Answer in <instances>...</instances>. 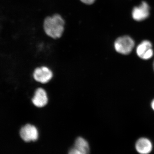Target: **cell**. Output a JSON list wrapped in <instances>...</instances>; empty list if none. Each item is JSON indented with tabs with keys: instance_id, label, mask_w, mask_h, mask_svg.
Listing matches in <instances>:
<instances>
[{
	"instance_id": "cell-11",
	"label": "cell",
	"mask_w": 154,
	"mask_h": 154,
	"mask_svg": "<svg viewBox=\"0 0 154 154\" xmlns=\"http://www.w3.org/2000/svg\"><path fill=\"white\" fill-rule=\"evenodd\" d=\"M151 107L152 108L153 110H154V99L153 100V101H152L151 103Z\"/></svg>"
},
{
	"instance_id": "cell-2",
	"label": "cell",
	"mask_w": 154,
	"mask_h": 154,
	"mask_svg": "<svg viewBox=\"0 0 154 154\" xmlns=\"http://www.w3.org/2000/svg\"><path fill=\"white\" fill-rule=\"evenodd\" d=\"M134 42L129 36H121L116 40L114 48L117 52L127 55L132 51L134 46Z\"/></svg>"
},
{
	"instance_id": "cell-9",
	"label": "cell",
	"mask_w": 154,
	"mask_h": 154,
	"mask_svg": "<svg viewBox=\"0 0 154 154\" xmlns=\"http://www.w3.org/2000/svg\"><path fill=\"white\" fill-rule=\"evenodd\" d=\"M68 154H88L83 149L78 147L73 146L70 149Z\"/></svg>"
},
{
	"instance_id": "cell-8",
	"label": "cell",
	"mask_w": 154,
	"mask_h": 154,
	"mask_svg": "<svg viewBox=\"0 0 154 154\" xmlns=\"http://www.w3.org/2000/svg\"><path fill=\"white\" fill-rule=\"evenodd\" d=\"M135 147L139 153L148 154L151 152L152 146L149 139L146 138H141L137 142Z\"/></svg>"
},
{
	"instance_id": "cell-1",
	"label": "cell",
	"mask_w": 154,
	"mask_h": 154,
	"mask_svg": "<svg viewBox=\"0 0 154 154\" xmlns=\"http://www.w3.org/2000/svg\"><path fill=\"white\" fill-rule=\"evenodd\" d=\"M43 28L45 34L50 38L58 39L62 37L64 32L65 21L60 14H53L45 19Z\"/></svg>"
},
{
	"instance_id": "cell-12",
	"label": "cell",
	"mask_w": 154,
	"mask_h": 154,
	"mask_svg": "<svg viewBox=\"0 0 154 154\" xmlns=\"http://www.w3.org/2000/svg\"><path fill=\"white\" fill-rule=\"evenodd\" d=\"M153 69L154 70V63H153Z\"/></svg>"
},
{
	"instance_id": "cell-4",
	"label": "cell",
	"mask_w": 154,
	"mask_h": 154,
	"mask_svg": "<svg viewBox=\"0 0 154 154\" xmlns=\"http://www.w3.org/2000/svg\"><path fill=\"white\" fill-rule=\"evenodd\" d=\"M33 79L38 82L45 84L52 79L53 74L52 71L47 66L38 67L33 72Z\"/></svg>"
},
{
	"instance_id": "cell-3",
	"label": "cell",
	"mask_w": 154,
	"mask_h": 154,
	"mask_svg": "<svg viewBox=\"0 0 154 154\" xmlns=\"http://www.w3.org/2000/svg\"><path fill=\"white\" fill-rule=\"evenodd\" d=\"M19 135L24 141L29 143L37 140L39 133L38 129L35 125L27 124L21 128L19 131Z\"/></svg>"
},
{
	"instance_id": "cell-7",
	"label": "cell",
	"mask_w": 154,
	"mask_h": 154,
	"mask_svg": "<svg viewBox=\"0 0 154 154\" xmlns=\"http://www.w3.org/2000/svg\"><path fill=\"white\" fill-rule=\"evenodd\" d=\"M149 15V8L147 3L143 2L139 7H135L132 11L133 18L136 21H141L147 19Z\"/></svg>"
},
{
	"instance_id": "cell-6",
	"label": "cell",
	"mask_w": 154,
	"mask_h": 154,
	"mask_svg": "<svg viewBox=\"0 0 154 154\" xmlns=\"http://www.w3.org/2000/svg\"><path fill=\"white\" fill-rule=\"evenodd\" d=\"M48 100L46 91L43 88H38L35 91L31 101L34 106L41 108L47 105Z\"/></svg>"
},
{
	"instance_id": "cell-10",
	"label": "cell",
	"mask_w": 154,
	"mask_h": 154,
	"mask_svg": "<svg viewBox=\"0 0 154 154\" xmlns=\"http://www.w3.org/2000/svg\"><path fill=\"white\" fill-rule=\"evenodd\" d=\"M81 2L87 5H93L96 2V0H80Z\"/></svg>"
},
{
	"instance_id": "cell-5",
	"label": "cell",
	"mask_w": 154,
	"mask_h": 154,
	"mask_svg": "<svg viewBox=\"0 0 154 154\" xmlns=\"http://www.w3.org/2000/svg\"><path fill=\"white\" fill-rule=\"evenodd\" d=\"M136 52L140 58L146 60L150 59L153 55V51L150 42L148 40L143 41L137 48Z\"/></svg>"
}]
</instances>
